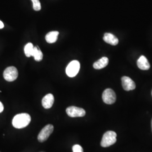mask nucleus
<instances>
[{
	"label": "nucleus",
	"mask_w": 152,
	"mask_h": 152,
	"mask_svg": "<svg viewBox=\"0 0 152 152\" xmlns=\"http://www.w3.org/2000/svg\"><path fill=\"white\" fill-rule=\"evenodd\" d=\"M102 99L105 103L112 104L116 100V95L112 89L107 88L103 93Z\"/></svg>",
	"instance_id": "nucleus-6"
},
{
	"label": "nucleus",
	"mask_w": 152,
	"mask_h": 152,
	"mask_svg": "<svg viewBox=\"0 0 152 152\" xmlns=\"http://www.w3.org/2000/svg\"><path fill=\"white\" fill-rule=\"evenodd\" d=\"M151 126H152V122H151Z\"/></svg>",
	"instance_id": "nucleus-20"
},
{
	"label": "nucleus",
	"mask_w": 152,
	"mask_h": 152,
	"mask_svg": "<svg viewBox=\"0 0 152 152\" xmlns=\"http://www.w3.org/2000/svg\"><path fill=\"white\" fill-rule=\"evenodd\" d=\"M66 112L71 117H82L86 114V112L83 109L75 106H71L67 108Z\"/></svg>",
	"instance_id": "nucleus-7"
},
{
	"label": "nucleus",
	"mask_w": 152,
	"mask_h": 152,
	"mask_svg": "<svg viewBox=\"0 0 152 152\" xmlns=\"http://www.w3.org/2000/svg\"><path fill=\"white\" fill-rule=\"evenodd\" d=\"M104 41L107 43L113 46H115L118 44V39L112 33H105L103 37Z\"/></svg>",
	"instance_id": "nucleus-11"
},
{
	"label": "nucleus",
	"mask_w": 152,
	"mask_h": 152,
	"mask_svg": "<svg viewBox=\"0 0 152 152\" xmlns=\"http://www.w3.org/2000/svg\"></svg>",
	"instance_id": "nucleus-21"
},
{
	"label": "nucleus",
	"mask_w": 152,
	"mask_h": 152,
	"mask_svg": "<svg viewBox=\"0 0 152 152\" xmlns=\"http://www.w3.org/2000/svg\"><path fill=\"white\" fill-rule=\"evenodd\" d=\"M59 34V32L58 31H53L48 33L45 37L46 41L49 44L54 43L58 39V36Z\"/></svg>",
	"instance_id": "nucleus-13"
},
{
	"label": "nucleus",
	"mask_w": 152,
	"mask_h": 152,
	"mask_svg": "<svg viewBox=\"0 0 152 152\" xmlns=\"http://www.w3.org/2000/svg\"><path fill=\"white\" fill-rule=\"evenodd\" d=\"M80 69V63L77 60H73L66 68V73L70 77H74L78 74Z\"/></svg>",
	"instance_id": "nucleus-3"
},
{
	"label": "nucleus",
	"mask_w": 152,
	"mask_h": 152,
	"mask_svg": "<svg viewBox=\"0 0 152 152\" xmlns=\"http://www.w3.org/2000/svg\"><path fill=\"white\" fill-rule=\"evenodd\" d=\"M32 1L33 8L35 11H39L41 9V3L39 0H31Z\"/></svg>",
	"instance_id": "nucleus-16"
},
{
	"label": "nucleus",
	"mask_w": 152,
	"mask_h": 152,
	"mask_svg": "<svg viewBox=\"0 0 152 152\" xmlns=\"http://www.w3.org/2000/svg\"><path fill=\"white\" fill-rule=\"evenodd\" d=\"M117 134L112 131H109L104 134L101 141V146L104 148L110 147L117 141Z\"/></svg>",
	"instance_id": "nucleus-2"
},
{
	"label": "nucleus",
	"mask_w": 152,
	"mask_h": 152,
	"mask_svg": "<svg viewBox=\"0 0 152 152\" xmlns=\"http://www.w3.org/2000/svg\"><path fill=\"white\" fill-rule=\"evenodd\" d=\"M32 56L37 61H40L43 59V54L37 46L34 47Z\"/></svg>",
	"instance_id": "nucleus-14"
},
{
	"label": "nucleus",
	"mask_w": 152,
	"mask_h": 152,
	"mask_svg": "<svg viewBox=\"0 0 152 152\" xmlns=\"http://www.w3.org/2000/svg\"><path fill=\"white\" fill-rule=\"evenodd\" d=\"M18 77V71L14 66H9L4 72V77L6 81L12 82L15 81Z\"/></svg>",
	"instance_id": "nucleus-5"
},
{
	"label": "nucleus",
	"mask_w": 152,
	"mask_h": 152,
	"mask_svg": "<svg viewBox=\"0 0 152 152\" xmlns=\"http://www.w3.org/2000/svg\"><path fill=\"white\" fill-rule=\"evenodd\" d=\"M54 102V97L53 94H49L44 96L42 100V106L45 109H49L52 107Z\"/></svg>",
	"instance_id": "nucleus-9"
},
{
	"label": "nucleus",
	"mask_w": 152,
	"mask_h": 152,
	"mask_svg": "<svg viewBox=\"0 0 152 152\" xmlns=\"http://www.w3.org/2000/svg\"><path fill=\"white\" fill-rule=\"evenodd\" d=\"M108 58L107 57H103L100 59L95 62L93 64V66L95 69H100L107 66L108 64Z\"/></svg>",
	"instance_id": "nucleus-12"
},
{
	"label": "nucleus",
	"mask_w": 152,
	"mask_h": 152,
	"mask_svg": "<svg viewBox=\"0 0 152 152\" xmlns=\"http://www.w3.org/2000/svg\"><path fill=\"white\" fill-rule=\"evenodd\" d=\"M137 65L138 68L141 70H148L151 67L148 60H147L146 57L143 55L141 56L137 61Z\"/></svg>",
	"instance_id": "nucleus-10"
},
{
	"label": "nucleus",
	"mask_w": 152,
	"mask_h": 152,
	"mask_svg": "<svg viewBox=\"0 0 152 152\" xmlns=\"http://www.w3.org/2000/svg\"><path fill=\"white\" fill-rule=\"evenodd\" d=\"M72 149L73 152H83V148H82L81 146L78 144L75 145L72 148Z\"/></svg>",
	"instance_id": "nucleus-17"
},
{
	"label": "nucleus",
	"mask_w": 152,
	"mask_h": 152,
	"mask_svg": "<svg viewBox=\"0 0 152 152\" xmlns=\"http://www.w3.org/2000/svg\"><path fill=\"white\" fill-rule=\"evenodd\" d=\"M4 27V23L0 20V29H2V28H3Z\"/></svg>",
	"instance_id": "nucleus-19"
},
{
	"label": "nucleus",
	"mask_w": 152,
	"mask_h": 152,
	"mask_svg": "<svg viewBox=\"0 0 152 152\" xmlns=\"http://www.w3.org/2000/svg\"><path fill=\"white\" fill-rule=\"evenodd\" d=\"M33 51H34V46L32 43L29 42L25 46L24 53L28 58L32 56Z\"/></svg>",
	"instance_id": "nucleus-15"
},
{
	"label": "nucleus",
	"mask_w": 152,
	"mask_h": 152,
	"mask_svg": "<svg viewBox=\"0 0 152 152\" xmlns=\"http://www.w3.org/2000/svg\"><path fill=\"white\" fill-rule=\"evenodd\" d=\"M4 110V105L2 103L0 102V113H1Z\"/></svg>",
	"instance_id": "nucleus-18"
},
{
	"label": "nucleus",
	"mask_w": 152,
	"mask_h": 152,
	"mask_svg": "<svg viewBox=\"0 0 152 152\" xmlns=\"http://www.w3.org/2000/svg\"><path fill=\"white\" fill-rule=\"evenodd\" d=\"M54 131L53 125H47L44 127V128L40 131L38 134L37 139L38 141L40 142H43L44 141L48 140L49 136L53 133Z\"/></svg>",
	"instance_id": "nucleus-4"
},
{
	"label": "nucleus",
	"mask_w": 152,
	"mask_h": 152,
	"mask_svg": "<svg viewBox=\"0 0 152 152\" xmlns=\"http://www.w3.org/2000/svg\"><path fill=\"white\" fill-rule=\"evenodd\" d=\"M31 118L29 114L27 113H21L16 115L13 120L12 124L16 129H23L27 127L31 122Z\"/></svg>",
	"instance_id": "nucleus-1"
},
{
	"label": "nucleus",
	"mask_w": 152,
	"mask_h": 152,
	"mask_svg": "<svg viewBox=\"0 0 152 152\" xmlns=\"http://www.w3.org/2000/svg\"><path fill=\"white\" fill-rule=\"evenodd\" d=\"M121 80L122 86L125 91H131L135 88V83L130 77L124 76L122 77Z\"/></svg>",
	"instance_id": "nucleus-8"
}]
</instances>
